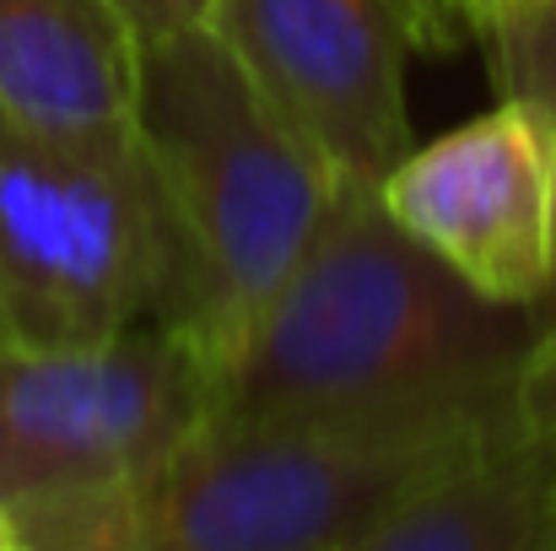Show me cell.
Here are the masks:
<instances>
[{
  "label": "cell",
  "instance_id": "5bb4252c",
  "mask_svg": "<svg viewBox=\"0 0 556 551\" xmlns=\"http://www.w3.org/2000/svg\"><path fill=\"white\" fill-rule=\"evenodd\" d=\"M11 541H22V525H16L11 509H0V547H11Z\"/></svg>",
  "mask_w": 556,
  "mask_h": 551
},
{
  "label": "cell",
  "instance_id": "7a4b0ae2",
  "mask_svg": "<svg viewBox=\"0 0 556 551\" xmlns=\"http://www.w3.org/2000/svg\"><path fill=\"white\" fill-rule=\"evenodd\" d=\"M136 136L174 233L168 330L194 347L216 389L308 254L336 179L216 27L141 49Z\"/></svg>",
  "mask_w": 556,
  "mask_h": 551
},
{
  "label": "cell",
  "instance_id": "6da1fadb",
  "mask_svg": "<svg viewBox=\"0 0 556 551\" xmlns=\"http://www.w3.org/2000/svg\"><path fill=\"white\" fill-rule=\"evenodd\" d=\"M535 314L481 298L383 195L336 184V200L211 389V427H352L470 416L514 400Z\"/></svg>",
  "mask_w": 556,
  "mask_h": 551
},
{
  "label": "cell",
  "instance_id": "7c38bea8",
  "mask_svg": "<svg viewBox=\"0 0 556 551\" xmlns=\"http://www.w3.org/2000/svg\"><path fill=\"white\" fill-rule=\"evenodd\" d=\"M546 0H454V16H459V27H465V38H476V43H503L514 27H525L535 11H541Z\"/></svg>",
  "mask_w": 556,
  "mask_h": 551
},
{
  "label": "cell",
  "instance_id": "30bf717a",
  "mask_svg": "<svg viewBox=\"0 0 556 551\" xmlns=\"http://www.w3.org/2000/svg\"><path fill=\"white\" fill-rule=\"evenodd\" d=\"M514 416L519 427L556 454V320L530 341L525 363L514 373Z\"/></svg>",
  "mask_w": 556,
  "mask_h": 551
},
{
  "label": "cell",
  "instance_id": "8fae6325",
  "mask_svg": "<svg viewBox=\"0 0 556 551\" xmlns=\"http://www.w3.org/2000/svg\"><path fill=\"white\" fill-rule=\"evenodd\" d=\"M119 22L136 33V43H168L185 33H205L222 11V0H109Z\"/></svg>",
  "mask_w": 556,
  "mask_h": 551
},
{
  "label": "cell",
  "instance_id": "52a82bcc",
  "mask_svg": "<svg viewBox=\"0 0 556 551\" xmlns=\"http://www.w3.org/2000/svg\"><path fill=\"white\" fill-rule=\"evenodd\" d=\"M211 27L336 184L378 189L410 152L394 0H222Z\"/></svg>",
  "mask_w": 556,
  "mask_h": 551
},
{
  "label": "cell",
  "instance_id": "2e32d148",
  "mask_svg": "<svg viewBox=\"0 0 556 551\" xmlns=\"http://www.w3.org/2000/svg\"><path fill=\"white\" fill-rule=\"evenodd\" d=\"M0 551H38V547H27V541H11V547H0Z\"/></svg>",
  "mask_w": 556,
  "mask_h": 551
},
{
  "label": "cell",
  "instance_id": "5b68a950",
  "mask_svg": "<svg viewBox=\"0 0 556 551\" xmlns=\"http://www.w3.org/2000/svg\"><path fill=\"white\" fill-rule=\"evenodd\" d=\"M211 422V373L168 325L98 347H0V509L71 551Z\"/></svg>",
  "mask_w": 556,
  "mask_h": 551
},
{
  "label": "cell",
  "instance_id": "ba28073f",
  "mask_svg": "<svg viewBox=\"0 0 556 551\" xmlns=\"http://www.w3.org/2000/svg\"><path fill=\"white\" fill-rule=\"evenodd\" d=\"M556 519V454L514 400L427 460L346 551H541Z\"/></svg>",
  "mask_w": 556,
  "mask_h": 551
},
{
  "label": "cell",
  "instance_id": "3957f363",
  "mask_svg": "<svg viewBox=\"0 0 556 551\" xmlns=\"http://www.w3.org/2000/svg\"><path fill=\"white\" fill-rule=\"evenodd\" d=\"M503 405L352 427L205 422L71 551H346L427 460Z\"/></svg>",
  "mask_w": 556,
  "mask_h": 551
},
{
  "label": "cell",
  "instance_id": "277c9868",
  "mask_svg": "<svg viewBox=\"0 0 556 551\" xmlns=\"http://www.w3.org/2000/svg\"><path fill=\"white\" fill-rule=\"evenodd\" d=\"M174 233L141 136L0 120V347H98L168 325Z\"/></svg>",
  "mask_w": 556,
  "mask_h": 551
},
{
  "label": "cell",
  "instance_id": "9a60e30c",
  "mask_svg": "<svg viewBox=\"0 0 556 551\" xmlns=\"http://www.w3.org/2000/svg\"><path fill=\"white\" fill-rule=\"evenodd\" d=\"M541 551H556V519H552V530H546V541H541Z\"/></svg>",
  "mask_w": 556,
  "mask_h": 551
},
{
  "label": "cell",
  "instance_id": "9c48e42d",
  "mask_svg": "<svg viewBox=\"0 0 556 551\" xmlns=\"http://www.w3.org/2000/svg\"><path fill=\"white\" fill-rule=\"evenodd\" d=\"M141 43L109 0H0V120L38 136H136Z\"/></svg>",
  "mask_w": 556,
  "mask_h": 551
},
{
  "label": "cell",
  "instance_id": "4fadbf2b",
  "mask_svg": "<svg viewBox=\"0 0 556 551\" xmlns=\"http://www.w3.org/2000/svg\"><path fill=\"white\" fill-rule=\"evenodd\" d=\"M400 16H405V33H410V49H454L465 38L459 16H454V0H394Z\"/></svg>",
  "mask_w": 556,
  "mask_h": 551
},
{
  "label": "cell",
  "instance_id": "8992f818",
  "mask_svg": "<svg viewBox=\"0 0 556 551\" xmlns=\"http://www.w3.org/2000/svg\"><path fill=\"white\" fill-rule=\"evenodd\" d=\"M389 216L481 298L541 309L556 276V114L508 92L432 147H410L378 184Z\"/></svg>",
  "mask_w": 556,
  "mask_h": 551
}]
</instances>
